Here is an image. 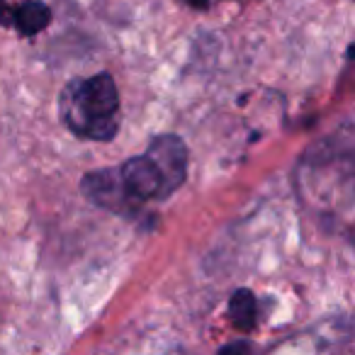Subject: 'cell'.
Returning a JSON list of instances; mask_svg holds the SVG:
<instances>
[{"label": "cell", "instance_id": "cell-1", "mask_svg": "<svg viewBox=\"0 0 355 355\" xmlns=\"http://www.w3.org/2000/svg\"><path fill=\"white\" fill-rule=\"evenodd\" d=\"M59 117L78 139L112 141L119 132V90L110 73L73 78L59 95Z\"/></svg>", "mask_w": 355, "mask_h": 355}, {"label": "cell", "instance_id": "cell-2", "mask_svg": "<svg viewBox=\"0 0 355 355\" xmlns=\"http://www.w3.org/2000/svg\"><path fill=\"white\" fill-rule=\"evenodd\" d=\"M80 193L100 209H107L112 214H122V217H132L139 209L129 202L127 193L122 188V180H119L117 166L110 168H98V171H90L80 180Z\"/></svg>", "mask_w": 355, "mask_h": 355}, {"label": "cell", "instance_id": "cell-3", "mask_svg": "<svg viewBox=\"0 0 355 355\" xmlns=\"http://www.w3.org/2000/svg\"><path fill=\"white\" fill-rule=\"evenodd\" d=\"M146 156L158 168V173H161L163 183H166L171 195L185 183L190 153H188V144L180 137H175V134H158L148 144Z\"/></svg>", "mask_w": 355, "mask_h": 355}, {"label": "cell", "instance_id": "cell-4", "mask_svg": "<svg viewBox=\"0 0 355 355\" xmlns=\"http://www.w3.org/2000/svg\"><path fill=\"white\" fill-rule=\"evenodd\" d=\"M51 22V8L42 0H27L20 6H10L0 0V27H12L20 37H35L46 30Z\"/></svg>", "mask_w": 355, "mask_h": 355}, {"label": "cell", "instance_id": "cell-5", "mask_svg": "<svg viewBox=\"0 0 355 355\" xmlns=\"http://www.w3.org/2000/svg\"><path fill=\"white\" fill-rule=\"evenodd\" d=\"M229 319H232V324L236 326L239 331H243V334H248V331L256 329L258 300L251 290L241 287V290L234 292L232 300H229Z\"/></svg>", "mask_w": 355, "mask_h": 355}, {"label": "cell", "instance_id": "cell-6", "mask_svg": "<svg viewBox=\"0 0 355 355\" xmlns=\"http://www.w3.org/2000/svg\"><path fill=\"white\" fill-rule=\"evenodd\" d=\"M232 350L243 353V350H251V343H246V340H234V343L222 345V348H219V353H232Z\"/></svg>", "mask_w": 355, "mask_h": 355}, {"label": "cell", "instance_id": "cell-7", "mask_svg": "<svg viewBox=\"0 0 355 355\" xmlns=\"http://www.w3.org/2000/svg\"><path fill=\"white\" fill-rule=\"evenodd\" d=\"M183 3L195 8V10H207V6H209V0H183Z\"/></svg>", "mask_w": 355, "mask_h": 355}]
</instances>
